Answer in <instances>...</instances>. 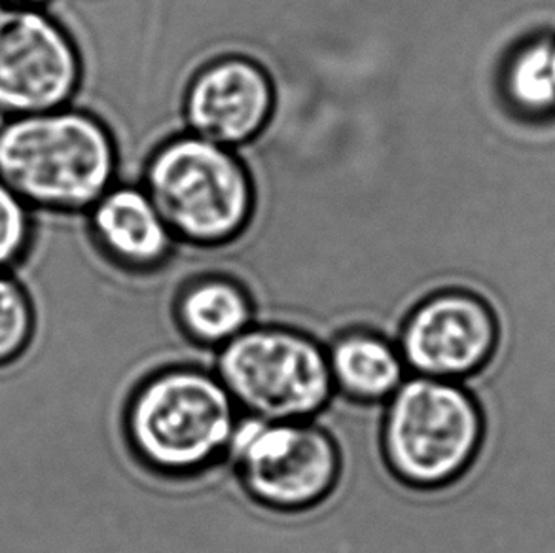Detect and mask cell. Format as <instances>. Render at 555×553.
I'll use <instances>...</instances> for the list:
<instances>
[{
  "instance_id": "obj_13",
  "label": "cell",
  "mask_w": 555,
  "mask_h": 553,
  "mask_svg": "<svg viewBox=\"0 0 555 553\" xmlns=\"http://www.w3.org/2000/svg\"><path fill=\"white\" fill-rule=\"evenodd\" d=\"M503 91L516 113L541 120L555 114L554 38H533L506 61Z\"/></svg>"
},
{
  "instance_id": "obj_3",
  "label": "cell",
  "mask_w": 555,
  "mask_h": 553,
  "mask_svg": "<svg viewBox=\"0 0 555 553\" xmlns=\"http://www.w3.org/2000/svg\"><path fill=\"white\" fill-rule=\"evenodd\" d=\"M383 455L404 484L435 489L461 478L483 441V415L457 382L415 375L387 400Z\"/></svg>"
},
{
  "instance_id": "obj_15",
  "label": "cell",
  "mask_w": 555,
  "mask_h": 553,
  "mask_svg": "<svg viewBox=\"0 0 555 553\" xmlns=\"http://www.w3.org/2000/svg\"><path fill=\"white\" fill-rule=\"evenodd\" d=\"M35 241L33 210L0 179V270L14 271Z\"/></svg>"
},
{
  "instance_id": "obj_4",
  "label": "cell",
  "mask_w": 555,
  "mask_h": 553,
  "mask_svg": "<svg viewBox=\"0 0 555 553\" xmlns=\"http://www.w3.org/2000/svg\"><path fill=\"white\" fill-rule=\"evenodd\" d=\"M146 194L169 230L195 245H222L253 217L255 190L233 152L203 137H177L146 167Z\"/></svg>"
},
{
  "instance_id": "obj_5",
  "label": "cell",
  "mask_w": 555,
  "mask_h": 553,
  "mask_svg": "<svg viewBox=\"0 0 555 553\" xmlns=\"http://www.w3.org/2000/svg\"><path fill=\"white\" fill-rule=\"evenodd\" d=\"M218 380L255 417L301 423L334 395L328 352L291 329H248L222 345Z\"/></svg>"
},
{
  "instance_id": "obj_1",
  "label": "cell",
  "mask_w": 555,
  "mask_h": 553,
  "mask_svg": "<svg viewBox=\"0 0 555 553\" xmlns=\"http://www.w3.org/2000/svg\"><path fill=\"white\" fill-rule=\"evenodd\" d=\"M116 169L113 133L91 113L68 105L0 121V179L33 213H88Z\"/></svg>"
},
{
  "instance_id": "obj_8",
  "label": "cell",
  "mask_w": 555,
  "mask_h": 553,
  "mask_svg": "<svg viewBox=\"0 0 555 553\" xmlns=\"http://www.w3.org/2000/svg\"><path fill=\"white\" fill-rule=\"evenodd\" d=\"M499 337V319L488 299L448 291L415 307L400 332L398 349L415 375L457 382L488 366Z\"/></svg>"
},
{
  "instance_id": "obj_10",
  "label": "cell",
  "mask_w": 555,
  "mask_h": 553,
  "mask_svg": "<svg viewBox=\"0 0 555 553\" xmlns=\"http://www.w3.org/2000/svg\"><path fill=\"white\" fill-rule=\"evenodd\" d=\"M88 215L93 243L124 270H154L171 255L173 232L146 190L113 187Z\"/></svg>"
},
{
  "instance_id": "obj_12",
  "label": "cell",
  "mask_w": 555,
  "mask_h": 553,
  "mask_svg": "<svg viewBox=\"0 0 555 553\" xmlns=\"http://www.w3.org/2000/svg\"><path fill=\"white\" fill-rule=\"evenodd\" d=\"M177 319L197 344L222 347L250 329L253 306L240 284L209 276L188 284L177 304Z\"/></svg>"
},
{
  "instance_id": "obj_2",
  "label": "cell",
  "mask_w": 555,
  "mask_h": 553,
  "mask_svg": "<svg viewBox=\"0 0 555 553\" xmlns=\"http://www.w3.org/2000/svg\"><path fill=\"white\" fill-rule=\"evenodd\" d=\"M235 402L218 375L175 368L137 390L126 413L129 446L166 474L202 471L228 451Z\"/></svg>"
},
{
  "instance_id": "obj_7",
  "label": "cell",
  "mask_w": 555,
  "mask_h": 553,
  "mask_svg": "<svg viewBox=\"0 0 555 553\" xmlns=\"http://www.w3.org/2000/svg\"><path fill=\"white\" fill-rule=\"evenodd\" d=\"M82 83V55L46 8L0 10V116L70 105Z\"/></svg>"
},
{
  "instance_id": "obj_6",
  "label": "cell",
  "mask_w": 555,
  "mask_h": 553,
  "mask_svg": "<svg viewBox=\"0 0 555 553\" xmlns=\"http://www.w3.org/2000/svg\"><path fill=\"white\" fill-rule=\"evenodd\" d=\"M228 453L248 494L270 509L315 506L339 478L336 443L308 421L237 419Z\"/></svg>"
},
{
  "instance_id": "obj_9",
  "label": "cell",
  "mask_w": 555,
  "mask_h": 553,
  "mask_svg": "<svg viewBox=\"0 0 555 553\" xmlns=\"http://www.w3.org/2000/svg\"><path fill=\"white\" fill-rule=\"evenodd\" d=\"M273 105V83L260 65L247 57H224L190 83L186 121L194 136L232 149L262 133Z\"/></svg>"
},
{
  "instance_id": "obj_16",
  "label": "cell",
  "mask_w": 555,
  "mask_h": 553,
  "mask_svg": "<svg viewBox=\"0 0 555 553\" xmlns=\"http://www.w3.org/2000/svg\"><path fill=\"white\" fill-rule=\"evenodd\" d=\"M50 0H0V10H4V8H15V7H37V8H46Z\"/></svg>"
},
{
  "instance_id": "obj_17",
  "label": "cell",
  "mask_w": 555,
  "mask_h": 553,
  "mask_svg": "<svg viewBox=\"0 0 555 553\" xmlns=\"http://www.w3.org/2000/svg\"><path fill=\"white\" fill-rule=\"evenodd\" d=\"M554 60H555V38H554Z\"/></svg>"
},
{
  "instance_id": "obj_11",
  "label": "cell",
  "mask_w": 555,
  "mask_h": 553,
  "mask_svg": "<svg viewBox=\"0 0 555 553\" xmlns=\"http://www.w3.org/2000/svg\"><path fill=\"white\" fill-rule=\"evenodd\" d=\"M334 389L361 402L389 400L405 382L398 345L370 332H349L328 349Z\"/></svg>"
},
{
  "instance_id": "obj_14",
  "label": "cell",
  "mask_w": 555,
  "mask_h": 553,
  "mask_svg": "<svg viewBox=\"0 0 555 553\" xmlns=\"http://www.w3.org/2000/svg\"><path fill=\"white\" fill-rule=\"evenodd\" d=\"M38 314L29 288L0 270V370L22 360L37 337Z\"/></svg>"
}]
</instances>
